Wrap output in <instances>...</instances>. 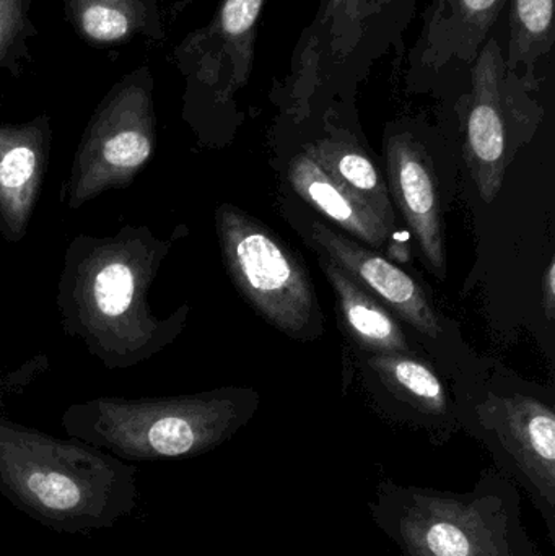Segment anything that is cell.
<instances>
[{"instance_id": "1", "label": "cell", "mask_w": 555, "mask_h": 556, "mask_svg": "<svg viewBox=\"0 0 555 556\" xmlns=\"http://www.w3.org/2000/svg\"><path fill=\"white\" fill-rule=\"evenodd\" d=\"M176 237L163 240L149 227L127 225L111 237L80 235L65 250L55 300L62 326L104 368H134L185 329L188 306L159 317L149 301Z\"/></svg>"}, {"instance_id": "2", "label": "cell", "mask_w": 555, "mask_h": 556, "mask_svg": "<svg viewBox=\"0 0 555 556\" xmlns=\"http://www.w3.org/2000/svg\"><path fill=\"white\" fill-rule=\"evenodd\" d=\"M0 496L51 531L87 534L136 511L137 467L0 415Z\"/></svg>"}, {"instance_id": "3", "label": "cell", "mask_w": 555, "mask_h": 556, "mask_svg": "<svg viewBox=\"0 0 555 556\" xmlns=\"http://www.w3.org/2000/svg\"><path fill=\"white\" fill-rule=\"evenodd\" d=\"M368 511L400 556H543L525 528L520 490L497 469L465 493L383 479Z\"/></svg>"}, {"instance_id": "4", "label": "cell", "mask_w": 555, "mask_h": 556, "mask_svg": "<svg viewBox=\"0 0 555 556\" xmlns=\"http://www.w3.org/2000/svg\"><path fill=\"white\" fill-rule=\"evenodd\" d=\"M257 408L250 389L169 397H97L65 408L62 428L75 440L126 463L189 459L211 453Z\"/></svg>"}, {"instance_id": "5", "label": "cell", "mask_w": 555, "mask_h": 556, "mask_svg": "<svg viewBox=\"0 0 555 556\" xmlns=\"http://www.w3.org/2000/svg\"><path fill=\"white\" fill-rule=\"evenodd\" d=\"M155 78L150 65L127 72L94 108L62 186L61 201L77 211L111 189H124L149 165L159 143Z\"/></svg>"}, {"instance_id": "6", "label": "cell", "mask_w": 555, "mask_h": 556, "mask_svg": "<svg viewBox=\"0 0 555 556\" xmlns=\"http://www.w3.org/2000/svg\"><path fill=\"white\" fill-rule=\"evenodd\" d=\"M225 269L261 317L292 339L323 330L308 269L269 227L230 204L215 211Z\"/></svg>"}, {"instance_id": "7", "label": "cell", "mask_w": 555, "mask_h": 556, "mask_svg": "<svg viewBox=\"0 0 555 556\" xmlns=\"http://www.w3.org/2000/svg\"><path fill=\"white\" fill-rule=\"evenodd\" d=\"M476 428L497 470L530 498L555 547V414L531 395L494 397L476 408Z\"/></svg>"}, {"instance_id": "8", "label": "cell", "mask_w": 555, "mask_h": 556, "mask_svg": "<svg viewBox=\"0 0 555 556\" xmlns=\"http://www.w3.org/2000/svg\"><path fill=\"white\" fill-rule=\"evenodd\" d=\"M264 2L222 0L214 18L176 46L173 58L186 80V106L194 100L228 103L247 85Z\"/></svg>"}, {"instance_id": "9", "label": "cell", "mask_w": 555, "mask_h": 556, "mask_svg": "<svg viewBox=\"0 0 555 556\" xmlns=\"http://www.w3.org/2000/svg\"><path fill=\"white\" fill-rule=\"evenodd\" d=\"M517 74L508 71L501 46L485 42L472 67V91L466 113V156L482 201L497 198L507 153L505 100Z\"/></svg>"}, {"instance_id": "10", "label": "cell", "mask_w": 555, "mask_h": 556, "mask_svg": "<svg viewBox=\"0 0 555 556\" xmlns=\"http://www.w3.org/2000/svg\"><path fill=\"white\" fill-rule=\"evenodd\" d=\"M312 240L325 256L414 329L429 339L436 340L440 336L442 326L432 301L426 290L403 269L375 253L371 248L319 222L313 224Z\"/></svg>"}, {"instance_id": "11", "label": "cell", "mask_w": 555, "mask_h": 556, "mask_svg": "<svg viewBox=\"0 0 555 556\" xmlns=\"http://www.w3.org/2000/svg\"><path fill=\"white\" fill-rule=\"evenodd\" d=\"M388 179L393 202L419 243L427 266L445 278L446 254L442 204L432 160L407 134L391 137L387 146Z\"/></svg>"}, {"instance_id": "12", "label": "cell", "mask_w": 555, "mask_h": 556, "mask_svg": "<svg viewBox=\"0 0 555 556\" xmlns=\"http://www.w3.org/2000/svg\"><path fill=\"white\" fill-rule=\"evenodd\" d=\"M51 142L48 114L26 123H0V233L12 243L28 231Z\"/></svg>"}, {"instance_id": "13", "label": "cell", "mask_w": 555, "mask_h": 556, "mask_svg": "<svg viewBox=\"0 0 555 556\" xmlns=\"http://www.w3.org/2000/svg\"><path fill=\"white\" fill-rule=\"evenodd\" d=\"M287 178L293 191L306 204L354 237L358 243L367 244L371 250L387 247L391 230L370 208L329 178L310 153L303 152L292 159Z\"/></svg>"}, {"instance_id": "14", "label": "cell", "mask_w": 555, "mask_h": 556, "mask_svg": "<svg viewBox=\"0 0 555 556\" xmlns=\"http://www.w3.org/2000/svg\"><path fill=\"white\" fill-rule=\"evenodd\" d=\"M75 35L90 46L111 48L136 38H165L159 0H61Z\"/></svg>"}, {"instance_id": "15", "label": "cell", "mask_w": 555, "mask_h": 556, "mask_svg": "<svg viewBox=\"0 0 555 556\" xmlns=\"http://www.w3.org/2000/svg\"><path fill=\"white\" fill-rule=\"evenodd\" d=\"M319 266L338 298L339 311L349 336L358 346L374 355L409 353L403 327L380 300L368 293L325 254L319 257Z\"/></svg>"}, {"instance_id": "16", "label": "cell", "mask_w": 555, "mask_h": 556, "mask_svg": "<svg viewBox=\"0 0 555 556\" xmlns=\"http://www.w3.org/2000/svg\"><path fill=\"white\" fill-rule=\"evenodd\" d=\"M305 152L315 159L329 178L370 208L388 230L394 227L393 205L387 182L357 143L341 137H328L306 147Z\"/></svg>"}, {"instance_id": "17", "label": "cell", "mask_w": 555, "mask_h": 556, "mask_svg": "<svg viewBox=\"0 0 555 556\" xmlns=\"http://www.w3.org/2000/svg\"><path fill=\"white\" fill-rule=\"evenodd\" d=\"M368 365L377 371L388 391L429 420L430 427H445L450 401L439 376L419 359L403 355H374Z\"/></svg>"}, {"instance_id": "18", "label": "cell", "mask_w": 555, "mask_h": 556, "mask_svg": "<svg viewBox=\"0 0 555 556\" xmlns=\"http://www.w3.org/2000/svg\"><path fill=\"white\" fill-rule=\"evenodd\" d=\"M554 45V0H512L510 45L505 59L508 71H527L534 77L538 59Z\"/></svg>"}, {"instance_id": "19", "label": "cell", "mask_w": 555, "mask_h": 556, "mask_svg": "<svg viewBox=\"0 0 555 556\" xmlns=\"http://www.w3.org/2000/svg\"><path fill=\"white\" fill-rule=\"evenodd\" d=\"M33 0H0V74L16 77L31 61L29 42L39 29L31 18Z\"/></svg>"}, {"instance_id": "20", "label": "cell", "mask_w": 555, "mask_h": 556, "mask_svg": "<svg viewBox=\"0 0 555 556\" xmlns=\"http://www.w3.org/2000/svg\"><path fill=\"white\" fill-rule=\"evenodd\" d=\"M450 22L455 51L475 54L497 20L505 0H449Z\"/></svg>"}, {"instance_id": "21", "label": "cell", "mask_w": 555, "mask_h": 556, "mask_svg": "<svg viewBox=\"0 0 555 556\" xmlns=\"http://www.w3.org/2000/svg\"><path fill=\"white\" fill-rule=\"evenodd\" d=\"M375 3L377 0H325L318 25L329 29L335 38H342V35L361 26Z\"/></svg>"}, {"instance_id": "22", "label": "cell", "mask_w": 555, "mask_h": 556, "mask_svg": "<svg viewBox=\"0 0 555 556\" xmlns=\"http://www.w3.org/2000/svg\"><path fill=\"white\" fill-rule=\"evenodd\" d=\"M543 307L550 320L555 316V261L551 260L543 280Z\"/></svg>"}]
</instances>
